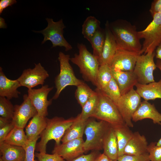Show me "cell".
Instances as JSON below:
<instances>
[{
    "label": "cell",
    "instance_id": "83f0119b",
    "mask_svg": "<svg viewBox=\"0 0 161 161\" xmlns=\"http://www.w3.org/2000/svg\"><path fill=\"white\" fill-rule=\"evenodd\" d=\"M112 78L111 69L109 65H100L97 75L96 88L104 92Z\"/></svg>",
    "mask_w": 161,
    "mask_h": 161
},
{
    "label": "cell",
    "instance_id": "bcb514c9",
    "mask_svg": "<svg viewBox=\"0 0 161 161\" xmlns=\"http://www.w3.org/2000/svg\"><path fill=\"white\" fill-rule=\"evenodd\" d=\"M7 27V24L5 23L4 19L2 17H0V28H6Z\"/></svg>",
    "mask_w": 161,
    "mask_h": 161
},
{
    "label": "cell",
    "instance_id": "d4e9b609",
    "mask_svg": "<svg viewBox=\"0 0 161 161\" xmlns=\"http://www.w3.org/2000/svg\"><path fill=\"white\" fill-rule=\"evenodd\" d=\"M87 120L81 119L79 114H78L75 117L72 124L65 131L61 140L62 143L77 139L83 138Z\"/></svg>",
    "mask_w": 161,
    "mask_h": 161
},
{
    "label": "cell",
    "instance_id": "f35d334b",
    "mask_svg": "<svg viewBox=\"0 0 161 161\" xmlns=\"http://www.w3.org/2000/svg\"><path fill=\"white\" fill-rule=\"evenodd\" d=\"M14 127L15 126L12 121L11 122L0 129V143L4 141L5 138Z\"/></svg>",
    "mask_w": 161,
    "mask_h": 161
},
{
    "label": "cell",
    "instance_id": "cb8c5ba5",
    "mask_svg": "<svg viewBox=\"0 0 161 161\" xmlns=\"http://www.w3.org/2000/svg\"><path fill=\"white\" fill-rule=\"evenodd\" d=\"M47 125V117L37 114L29 122L26 127L25 133L28 140H38Z\"/></svg>",
    "mask_w": 161,
    "mask_h": 161
},
{
    "label": "cell",
    "instance_id": "4fadbf2b",
    "mask_svg": "<svg viewBox=\"0 0 161 161\" xmlns=\"http://www.w3.org/2000/svg\"><path fill=\"white\" fill-rule=\"evenodd\" d=\"M23 101L20 105H14V112L12 122L15 127L24 129L28 120L38 114L32 105L28 95L23 96Z\"/></svg>",
    "mask_w": 161,
    "mask_h": 161
},
{
    "label": "cell",
    "instance_id": "603a6c76",
    "mask_svg": "<svg viewBox=\"0 0 161 161\" xmlns=\"http://www.w3.org/2000/svg\"><path fill=\"white\" fill-rule=\"evenodd\" d=\"M135 86L136 91L144 100L161 99V79L157 82L155 81L146 84L137 83Z\"/></svg>",
    "mask_w": 161,
    "mask_h": 161
},
{
    "label": "cell",
    "instance_id": "ba28073f",
    "mask_svg": "<svg viewBox=\"0 0 161 161\" xmlns=\"http://www.w3.org/2000/svg\"><path fill=\"white\" fill-rule=\"evenodd\" d=\"M48 22L47 27L44 29L40 31H34L42 33L44 39L42 44L47 41H50L52 44V47L57 46L64 47L66 51L72 49V46L66 41L63 36V29L65 28L62 19L54 21L52 18H46Z\"/></svg>",
    "mask_w": 161,
    "mask_h": 161
},
{
    "label": "cell",
    "instance_id": "7402d4cb",
    "mask_svg": "<svg viewBox=\"0 0 161 161\" xmlns=\"http://www.w3.org/2000/svg\"><path fill=\"white\" fill-rule=\"evenodd\" d=\"M1 157L4 161H24L25 157L24 148L4 142L0 143Z\"/></svg>",
    "mask_w": 161,
    "mask_h": 161
},
{
    "label": "cell",
    "instance_id": "5b68a950",
    "mask_svg": "<svg viewBox=\"0 0 161 161\" xmlns=\"http://www.w3.org/2000/svg\"><path fill=\"white\" fill-rule=\"evenodd\" d=\"M110 126L102 120L97 121L90 118L88 119L84 133L86 137L84 143V153L103 149V139Z\"/></svg>",
    "mask_w": 161,
    "mask_h": 161
},
{
    "label": "cell",
    "instance_id": "681fc988",
    "mask_svg": "<svg viewBox=\"0 0 161 161\" xmlns=\"http://www.w3.org/2000/svg\"><path fill=\"white\" fill-rule=\"evenodd\" d=\"M0 161H4L1 157L0 158Z\"/></svg>",
    "mask_w": 161,
    "mask_h": 161
},
{
    "label": "cell",
    "instance_id": "7bdbcfd3",
    "mask_svg": "<svg viewBox=\"0 0 161 161\" xmlns=\"http://www.w3.org/2000/svg\"><path fill=\"white\" fill-rule=\"evenodd\" d=\"M109 159L103 153L99 154L94 161H109Z\"/></svg>",
    "mask_w": 161,
    "mask_h": 161
},
{
    "label": "cell",
    "instance_id": "f6af8a7d",
    "mask_svg": "<svg viewBox=\"0 0 161 161\" xmlns=\"http://www.w3.org/2000/svg\"><path fill=\"white\" fill-rule=\"evenodd\" d=\"M155 53L156 58L161 61V42L156 48Z\"/></svg>",
    "mask_w": 161,
    "mask_h": 161
},
{
    "label": "cell",
    "instance_id": "8d00e7d4",
    "mask_svg": "<svg viewBox=\"0 0 161 161\" xmlns=\"http://www.w3.org/2000/svg\"><path fill=\"white\" fill-rule=\"evenodd\" d=\"M117 161H150L148 152L140 155L123 154L118 157Z\"/></svg>",
    "mask_w": 161,
    "mask_h": 161
},
{
    "label": "cell",
    "instance_id": "b9f144b4",
    "mask_svg": "<svg viewBox=\"0 0 161 161\" xmlns=\"http://www.w3.org/2000/svg\"><path fill=\"white\" fill-rule=\"evenodd\" d=\"M16 0H1L0 1V14H1L3 10L9 6L16 4Z\"/></svg>",
    "mask_w": 161,
    "mask_h": 161
},
{
    "label": "cell",
    "instance_id": "4316f807",
    "mask_svg": "<svg viewBox=\"0 0 161 161\" xmlns=\"http://www.w3.org/2000/svg\"><path fill=\"white\" fill-rule=\"evenodd\" d=\"M28 141L24 129L15 126L4 142L10 145L21 146L24 148Z\"/></svg>",
    "mask_w": 161,
    "mask_h": 161
},
{
    "label": "cell",
    "instance_id": "e0dca14e",
    "mask_svg": "<svg viewBox=\"0 0 161 161\" xmlns=\"http://www.w3.org/2000/svg\"><path fill=\"white\" fill-rule=\"evenodd\" d=\"M111 69L112 77L118 84L121 95L134 89V87L137 83L136 77L133 71Z\"/></svg>",
    "mask_w": 161,
    "mask_h": 161
},
{
    "label": "cell",
    "instance_id": "52a82bcc",
    "mask_svg": "<svg viewBox=\"0 0 161 161\" xmlns=\"http://www.w3.org/2000/svg\"><path fill=\"white\" fill-rule=\"evenodd\" d=\"M152 16V21L146 28L138 31L140 39H144L140 52L141 55L155 52L161 42V13H156Z\"/></svg>",
    "mask_w": 161,
    "mask_h": 161
},
{
    "label": "cell",
    "instance_id": "ac0fdd59",
    "mask_svg": "<svg viewBox=\"0 0 161 161\" xmlns=\"http://www.w3.org/2000/svg\"><path fill=\"white\" fill-rule=\"evenodd\" d=\"M145 119H151L154 123L161 125V114L157 110L154 104L144 100L141 102L134 114L132 121L137 122Z\"/></svg>",
    "mask_w": 161,
    "mask_h": 161
},
{
    "label": "cell",
    "instance_id": "30bf717a",
    "mask_svg": "<svg viewBox=\"0 0 161 161\" xmlns=\"http://www.w3.org/2000/svg\"><path fill=\"white\" fill-rule=\"evenodd\" d=\"M141 98L136 90L133 89L121 95L116 104L126 124L129 127L134 126L132 116L141 102Z\"/></svg>",
    "mask_w": 161,
    "mask_h": 161
},
{
    "label": "cell",
    "instance_id": "9c48e42d",
    "mask_svg": "<svg viewBox=\"0 0 161 161\" xmlns=\"http://www.w3.org/2000/svg\"><path fill=\"white\" fill-rule=\"evenodd\" d=\"M155 56L154 52H148L138 56L133 71L138 83L146 84L155 81L153 72L157 68L154 61Z\"/></svg>",
    "mask_w": 161,
    "mask_h": 161
},
{
    "label": "cell",
    "instance_id": "d590c367",
    "mask_svg": "<svg viewBox=\"0 0 161 161\" xmlns=\"http://www.w3.org/2000/svg\"><path fill=\"white\" fill-rule=\"evenodd\" d=\"M38 140H29L24 148L25 151V157L24 161H38L35 159V151Z\"/></svg>",
    "mask_w": 161,
    "mask_h": 161
},
{
    "label": "cell",
    "instance_id": "f546056e",
    "mask_svg": "<svg viewBox=\"0 0 161 161\" xmlns=\"http://www.w3.org/2000/svg\"><path fill=\"white\" fill-rule=\"evenodd\" d=\"M105 40V31L100 27L96 32L90 43L93 49V55L98 59L100 57Z\"/></svg>",
    "mask_w": 161,
    "mask_h": 161
},
{
    "label": "cell",
    "instance_id": "8fae6325",
    "mask_svg": "<svg viewBox=\"0 0 161 161\" xmlns=\"http://www.w3.org/2000/svg\"><path fill=\"white\" fill-rule=\"evenodd\" d=\"M53 88V87H49L46 85L39 89H32L27 91V95L32 105L38 114L41 117H46L48 115V107L52 104V99L48 100L47 96Z\"/></svg>",
    "mask_w": 161,
    "mask_h": 161
},
{
    "label": "cell",
    "instance_id": "4dcf8cb0",
    "mask_svg": "<svg viewBox=\"0 0 161 161\" xmlns=\"http://www.w3.org/2000/svg\"><path fill=\"white\" fill-rule=\"evenodd\" d=\"M98 101V94L95 91L94 94L82 108L81 112L79 114L80 118L84 120H87L91 117L97 108Z\"/></svg>",
    "mask_w": 161,
    "mask_h": 161
},
{
    "label": "cell",
    "instance_id": "7a4b0ae2",
    "mask_svg": "<svg viewBox=\"0 0 161 161\" xmlns=\"http://www.w3.org/2000/svg\"><path fill=\"white\" fill-rule=\"evenodd\" d=\"M75 119V117H72L66 119L58 117L51 119L47 117L46 127L40 135V140L36 143L35 150L39 153H46L47 144L52 140L55 141V145L60 144L65 131Z\"/></svg>",
    "mask_w": 161,
    "mask_h": 161
},
{
    "label": "cell",
    "instance_id": "5bb4252c",
    "mask_svg": "<svg viewBox=\"0 0 161 161\" xmlns=\"http://www.w3.org/2000/svg\"><path fill=\"white\" fill-rule=\"evenodd\" d=\"M83 138L72 140L58 145H55L52 151L66 161H70L84 153Z\"/></svg>",
    "mask_w": 161,
    "mask_h": 161
},
{
    "label": "cell",
    "instance_id": "ab89813d",
    "mask_svg": "<svg viewBox=\"0 0 161 161\" xmlns=\"http://www.w3.org/2000/svg\"><path fill=\"white\" fill-rule=\"evenodd\" d=\"M98 155L97 151H94L87 154H83L70 161H94Z\"/></svg>",
    "mask_w": 161,
    "mask_h": 161
},
{
    "label": "cell",
    "instance_id": "1f68e13d",
    "mask_svg": "<svg viewBox=\"0 0 161 161\" xmlns=\"http://www.w3.org/2000/svg\"><path fill=\"white\" fill-rule=\"evenodd\" d=\"M75 97L78 103L82 108L89 98L94 94L92 90L84 82L77 86Z\"/></svg>",
    "mask_w": 161,
    "mask_h": 161
},
{
    "label": "cell",
    "instance_id": "3957f363",
    "mask_svg": "<svg viewBox=\"0 0 161 161\" xmlns=\"http://www.w3.org/2000/svg\"><path fill=\"white\" fill-rule=\"evenodd\" d=\"M77 47L78 54H75L70 60L79 68L84 80L90 82L96 87L97 75L100 66L98 59L88 50L83 44H78Z\"/></svg>",
    "mask_w": 161,
    "mask_h": 161
},
{
    "label": "cell",
    "instance_id": "277c9868",
    "mask_svg": "<svg viewBox=\"0 0 161 161\" xmlns=\"http://www.w3.org/2000/svg\"><path fill=\"white\" fill-rule=\"evenodd\" d=\"M95 91L98 94V101L91 117L105 121L112 126L125 124L116 105L103 91L96 88Z\"/></svg>",
    "mask_w": 161,
    "mask_h": 161
},
{
    "label": "cell",
    "instance_id": "6da1fadb",
    "mask_svg": "<svg viewBox=\"0 0 161 161\" xmlns=\"http://www.w3.org/2000/svg\"><path fill=\"white\" fill-rule=\"evenodd\" d=\"M115 40L117 49L140 53L142 45L135 27L124 21H117L109 24Z\"/></svg>",
    "mask_w": 161,
    "mask_h": 161
},
{
    "label": "cell",
    "instance_id": "d6986e66",
    "mask_svg": "<svg viewBox=\"0 0 161 161\" xmlns=\"http://www.w3.org/2000/svg\"><path fill=\"white\" fill-rule=\"evenodd\" d=\"M148 143L145 137L136 132L124 149L123 154L140 155L147 153Z\"/></svg>",
    "mask_w": 161,
    "mask_h": 161
},
{
    "label": "cell",
    "instance_id": "f907efd6",
    "mask_svg": "<svg viewBox=\"0 0 161 161\" xmlns=\"http://www.w3.org/2000/svg\"><path fill=\"white\" fill-rule=\"evenodd\" d=\"M109 161H117V160H110Z\"/></svg>",
    "mask_w": 161,
    "mask_h": 161
},
{
    "label": "cell",
    "instance_id": "9a60e30c",
    "mask_svg": "<svg viewBox=\"0 0 161 161\" xmlns=\"http://www.w3.org/2000/svg\"><path fill=\"white\" fill-rule=\"evenodd\" d=\"M140 55L138 53L117 49L109 66L111 69L133 71Z\"/></svg>",
    "mask_w": 161,
    "mask_h": 161
},
{
    "label": "cell",
    "instance_id": "836d02e7",
    "mask_svg": "<svg viewBox=\"0 0 161 161\" xmlns=\"http://www.w3.org/2000/svg\"><path fill=\"white\" fill-rule=\"evenodd\" d=\"M103 92L115 104L121 96L118 84L113 78Z\"/></svg>",
    "mask_w": 161,
    "mask_h": 161
},
{
    "label": "cell",
    "instance_id": "e575fe53",
    "mask_svg": "<svg viewBox=\"0 0 161 161\" xmlns=\"http://www.w3.org/2000/svg\"><path fill=\"white\" fill-rule=\"evenodd\" d=\"M156 142H152L148 145L147 152L150 161H161V147L156 145Z\"/></svg>",
    "mask_w": 161,
    "mask_h": 161
},
{
    "label": "cell",
    "instance_id": "c3c4849f",
    "mask_svg": "<svg viewBox=\"0 0 161 161\" xmlns=\"http://www.w3.org/2000/svg\"><path fill=\"white\" fill-rule=\"evenodd\" d=\"M156 145L158 146L161 147V138L156 143Z\"/></svg>",
    "mask_w": 161,
    "mask_h": 161
},
{
    "label": "cell",
    "instance_id": "7c38bea8",
    "mask_svg": "<svg viewBox=\"0 0 161 161\" xmlns=\"http://www.w3.org/2000/svg\"><path fill=\"white\" fill-rule=\"evenodd\" d=\"M32 69L24 70L21 75L17 79L21 86H25L28 89H32L39 85L44 84L45 80L49 74L40 63L35 64Z\"/></svg>",
    "mask_w": 161,
    "mask_h": 161
},
{
    "label": "cell",
    "instance_id": "ee69618b",
    "mask_svg": "<svg viewBox=\"0 0 161 161\" xmlns=\"http://www.w3.org/2000/svg\"><path fill=\"white\" fill-rule=\"evenodd\" d=\"M12 120L0 117V129L4 127L12 122Z\"/></svg>",
    "mask_w": 161,
    "mask_h": 161
},
{
    "label": "cell",
    "instance_id": "f1b7e54d",
    "mask_svg": "<svg viewBox=\"0 0 161 161\" xmlns=\"http://www.w3.org/2000/svg\"><path fill=\"white\" fill-rule=\"evenodd\" d=\"M100 22L95 17L90 16L87 17L82 26V33L84 38L90 42L92 38L100 28Z\"/></svg>",
    "mask_w": 161,
    "mask_h": 161
},
{
    "label": "cell",
    "instance_id": "ffe728a7",
    "mask_svg": "<svg viewBox=\"0 0 161 161\" xmlns=\"http://www.w3.org/2000/svg\"><path fill=\"white\" fill-rule=\"evenodd\" d=\"M21 86L17 79L12 80L7 78L0 67V96L10 100L17 98L21 92L17 89Z\"/></svg>",
    "mask_w": 161,
    "mask_h": 161
},
{
    "label": "cell",
    "instance_id": "2e32d148",
    "mask_svg": "<svg viewBox=\"0 0 161 161\" xmlns=\"http://www.w3.org/2000/svg\"><path fill=\"white\" fill-rule=\"evenodd\" d=\"M105 31V43L101 55L98 60L100 65L108 64L109 66L117 50V47L108 22L106 23Z\"/></svg>",
    "mask_w": 161,
    "mask_h": 161
},
{
    "label": "cell",
    "instance_id": "8992f818",
    "mask_svg": "<svg viewBox=\"0 0 161 161\" xmlns=\"http://www.w3.org/2000/svg\"><path fill=\"white\" fill-rule=\"evenodd\" d=\"M70 56L61 52L58 54V60L60 63V72L55 80L56 92L52 99H57L61 92L69 86H78L84 82L75 76L74 71L69 63Z\"/></svg>",
    "mask_w": 161,
    "mask_h": 161
},
{
    "label": "cell",
    "instance_id": "7dc6e473",
    "mask_svg": "<svg viewBox=\"0 0 161 161\" xmlns=\"http://www.w3.org/2000/svg\"><path fill=\"white\" fill-rule=\"evenodd\" d=\"M156 64L157 67L158 68L161 72V61L159 59H157V61Z\"/></svg>",
    "mask_w": 161,
    "mask_h": 161
},
{
    "label": "cell",
    "instance_id": "60d3db41",
    "mask_svg": "<svg viewBox=\"0 0 161 161\" xmlns=\"http://www.w3.org/2000/svg\"><path fill=\"white\" fill-rule=\"evenodd\" d=\"M149 11L152 16L156 13H161V0L153 1Z\"/></svg>",
    "mask_w": 161,
    "mask_h": 161
},
{
    "label": "cell",
    "instance_id": "d6a6232c",
    "mask_svg": "<svg viewBox=\"0 0 161 161\" xmlns=\"http://www.w3.org/2000/svg\"><path fill=\"white\" fill-rule=\"evenodd\" d=\"M14 112V106L10 100L5 97L0 96V117L12 120Z\"/></svg>",
    "mask_w": 161,
    "mask_h": 161
},
{
    "label": "cell",
    "instance_id": "44dd1931",
    "mask_svg": "<svg viewBox=\"0 0 161 161\" xmlns=\"http://www.w3.org/2000/svg\"><path fill=\"white\" fill-rule=\"evenodd\" d=\"M103 153L110 160H117L118 148L117 138L113 128L110 125L103 142Z\"/></svg>",
    "mask_w": 161,
    "mask_h": 161
},
{
    "label": "cell",
    "instance_id": "74e56055",
    "mask_svg": "<svg viewBox=\"0 0 161 161\" xmlns=\"http://www.w3.org/2000/svg\"><path fill=\"white\" fill-rule=\"evenodd\" d=\"M35 155L38 161H66L61 157L55 154H49L35 152Z\"/></svg>",
    "mask_w": 161,
    "mask_h": 161
},
{
    "label": "cell",
    "instance_id": "484cf974",
    "mask_svg": "<svg viewBox=\"0 0 161 161\" xmlns=\"http://www.w3.org/2000/svg\"><path fill=\"white\" fill-rule=\"evenodd\" d=\"M112 127L117 139L119 157L123 155L125 148L132 137L134 133L125 124Z\"/></svg>",
    "mask_w": 161,
    "mask_h": 161
}]
</instances>
